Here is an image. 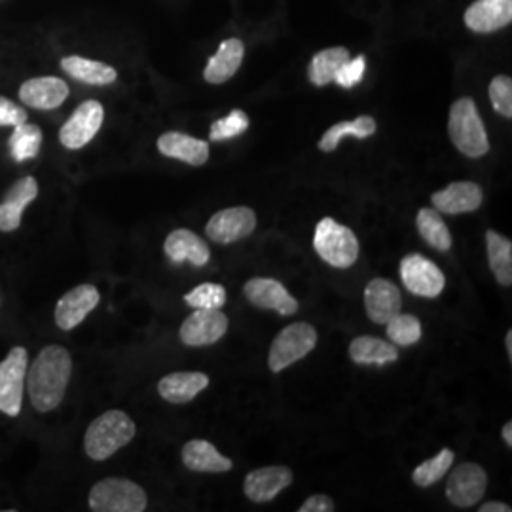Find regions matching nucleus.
Listing matches in <instances>:
<instances>
[{
    "instance_id": "f257e3e1",
    "label": "nucleus",
    "mask_w": 512,
    "mask_h": 512,
    "mask_svg": "<svg viewBox=\"0 0 512 512\" xmlns=\"http://www.w3.org/2000/svg\"><path fill=\"white\" fill-rule=\"evenodd\" d=\"M73 374L71 353L61 346H46L37 355L31 368H27V391L38 412H52L67 391Z\"/></svg>"
},
{
    "instance_id": "f03ea898",
    "label": "nucleus",
    "mask_w": 512,
    "mask_h": 512,
    "mask_svg": "<svg viewBox=\"0 0 512 512\" xmlns=\"http://www.w3.org/2000/svg\"><path fill=\"white\" fill-rule=\"evenodd\" d=\"M135 433L137 427L126 412L109 410L88 427L84 439L86 454L95 461H105L129 444Z\"/></svg>"
},
{
    "instance_id": "7ed1b4c3",
    "label": "nucleus",
    "mask_w": 512,
    "mask_h": 512,
    "mask_svg": "<svg viewBox=\"0 0 512 512\" xmlns=\"http://www.w3.org/2000/svg\"><path fill=\"white\" fill-rule=\"evenodd\" d=\"M448 129L461 154L469 158H480L490 150L488 133L473 99L463 97L452 105Z\"/></svg>"
},
{
    "instance_id": "20e7f679",
    "label": "nucleus",
    "mask_w": 512,
    "mask_h": 512,
    "mask_svg": "<svg viewBox=\"0 0 512 512\" xmlns=\"http://www.w3.org/2000/svg\"><path fill=\"white\" fill-rule=\"evenodd\" d=\"M313 247L317 255L334 268H349L359 256V243L348 226L336 220H319L313 236Z\"/></svg>"
},
{
    "instance_id": "39448f33",
    "label": "nucleus",
    "mask_w": 512,
    "mask_h": 512,
    "mask_svg": "<svg viewBox=\"0 0 512 512\" xmlns=\"http://www.w3.org/2000/svg\"><path fill=\"white\" fill-rule=\"evenodd\" d=\"M88 501L95 512H143L147 509L145 490L126 478H105L97 482Z\"/></svg>"
},
{
    "instance_id": "423d86ee",
    "label": "nucleus",
    "mask_w": 512,
    "mask_h": 512,
    "mask_svg": "<svg viewBox=\"0 0 512 512\" xmlns=\"http://www.w3.org/2000/svg\"><path fill=\"white\" fill-rule=\"evenodd\" d=\"M317 346V330L310 323H293L275 336L268 365L272 372H281L298 363Z\"/></svg>"
},
{
    "instance_id": "0eeeda50",
    "label": "nucleus",
    "mask_w": 512,
    "mask_h": 512,
    "mask_svg": "<svg viewBox=\"0 0 512 512\" xmlns=\"http://www.w3.org/2000/svg\"><path fill=\"white\" fill-rule=\"evenodd\" d=\"M27 368L29 355L25 348L10 349L0 363V412L10 418H16L21 412Z\"/></svg>"
},
{
    "instance_id": "6e6552de",
    "label": "nucleus",
    "mask_w": 512,
    "mask_h": 512,
    "mask_svg": "<svg viewBox=\"0 0 512 512\" xmlns=\"http://www.w3.org/2000/svg\"><path fill=\"white\" fill-rule=\"evenodd\" d=\"M401 279L410 293L423 298H437L446 287V277L439 266L421 255L404 256Z\"/></svg>"
},
{
    "instance_id": "1a4fd4ad",
    "label": "nucleus",
    "mask_w": 512,
    "mask_h": 512,
    "mask_svg": "<svg viewBox=\"0 0 512 512\" xmlns=\"http://www.w3.org/2000/svg\"><path fill=\"white\" fill-rule=\"evenodd\" d=\"M105 110L99 101H84L59 131L61 145L69 150L86 147L103 126Z\"/></svg>"
},
{
    "instance_id": "9d476101",
    "label": "nucleus",
    "mask_w": 512,
    "mask_h": 512,
    "mask_svg": "<svg viewBox=\"0 0 512 512\" xmlns=\"http://www.w3.org/2000/svg\"><path fill=\"white\" fill-rule=\"evenodd\" d=\"M256 215L249 207H230L215 213L205 226L207 238L219 245H230L255 232Z\"/></svg>"
},
{
    "instance_id": "9b49d317",
    "label": "nucleus",
    "mask_w": 512,
    "mask_h": 512,
    "mask_svg": "<svg viewBox=\"0 0 512 512\" xmlns=\"http://www.w3.org/2000/svg\"><path fill=\"white\" fill-rule=\"evenodd\" d=\"M488 488V475L476 463H461L448 478L446 495L452 505L467 509L476 505Z\"/></svg>"
},
{
    "instance_id": "f8f14e48",
    "label": "nucleus",
    "mask_w": 512,
    "mask_h": 512,
    "mask_svg": "<svg viewBox=\"0 0 512 512\" xmlns=\"http://www.w3.org/2000/svg\"><path fill=\"white\" fill-rule=\"evenodd\" d=\"M228 332V317L220 310H196L181 327V340L190 348H202L219 342Z\"/></svg>"
},
{
    "instance_id": "ddd939ff",
    "label": "nucleus",
    "mask_w": 512,
    "mask_h": 512,
    "mask_svg": "<svg viewBox=\"0 0 512 512\" xmlns=\"http://www.w3.org/2000/svg\"><path fill=\"white\" fill-rule=\"evenodd\" d=\"M247 300L260 310H274L279 315H294L298 311V302L279 281L270 277H255L245 283Z\"/></svg>"
},
{
    "instance_id": "4468645a",
    "label": "nucleus",
    "mask_w": 512,
    "mask_h": 512,
    "mask_svg": "<svg viewBox=\"0 0 512 512\" xmlns=\"http://www.w3.org/2000/svg\"><path fill=\"white\" fill-rule=\"evenodd\" d=\"M101 296L93 285H78L71 289L55 306V323L61 330H73L92 313Z\"/></svg>"
},
{
    "instance_id": "2eb2a0df",
    "label": "nucleus",
    "mask_w": 512,
    "mask_h": 512,
    "mask_svg": "<svg viewBox=\"0 0 512 512\" xmlns=\"http://www.w3.org/2000/svg\"><path fill=\"white\" fill-rule=\"evenodd\" d=\"M67 97H69L67 82H63L61 78H55V76L33 78V80H27L19 88V99L31 109H57L65 103Z\"/></svg>"
},
{
    "instance_id": "dca6fc26",
    "label": "nucleus",
    "mask_w": 512,
    "mask_h": 512,
    "mask_svg": "<svg viewBox=\"0 0 512 512\" xmlns=\"http://www.w3.org/2000/svg\"><path fill=\"white\" fill-rule=\"evenodd\" d=\"M403 298L395 283L387 279H372L365 289L366 315L374 321L385 325L397 313H401Z\"/></svg>"
},
{
    "instance_id": "f3484780",
    "label": "nucleus",
    "mask_w": 512,
    "mask_h": 512,
    "mask_svg": "<svg viewBox=\"0 0 512 512\" xmlns=\"http://www.w3.org/2000/svg\"><path fill=\"white\" fill-rule=\"evenodd\" d=\"M291 484L293 471L289 467H262L245 478V495L255 503H268Z\"/></svg>"
},
{
    "instance_id": "a211bd4d",
    "label": "nucleus",
    "mask_w": 512,
    "mask_h": 512,
    "mask_svg": "<svg viewBox=\"0 0 512 512\" xmlns=\"http://www.w3.org/2000/svg\"><path fill=\"white\" fill-rule=\"evenodd\" d=\"M38 196V183L35 177H23L14 184L4 200L0 202V232H14L21 226L23 211L35 202Z\"/></svg>"
},
{
    "instance_id": "6ab92c4d",
    "label": "nucleus",
    "mask_w": 512,
    "mask_h": 512,
    "mask_svg": "<svg viewBox=\"0 0 512 512\" xmlns=\"http://www.w3.org/2000/svg\"><path fill=\"white\" fill-rule=\"evenodd\" d=\"M512 21V0H476L465 12V23L475 33H494Z\"/></svg>"
},
{
    "instance_id": "aec40b11",
    "label": "nucleus",
    "mask_w": 512,
    "mask_h": 512,
    "mask_svg": "<svg viewBox=\"0 0 512 512\" xmlns=\"http://www.w3.org/2000/svg\"><path fill=\"white\" fill-rule=\"evenodd\" d=\"M482 190L475 183H452L444 190L435 192L431 202L435 209L444 215H461V213H473L482 205Z\"/></svg>"
},
{
    "instance_id": "412c9836",
    "label": "nucleus",
    "mask_w": 512,
    "mask_h": 512,
    "mask_svg": "<svg viewBox=\"0 0 512 512\" xmlns=\"http://www.w3.org/2000/svg\"><path fill=\"white\" fill-rule=\"evenodd\" d=\"M164 249L167 258L175 264H183L188 260L194 266H205L211 258L207 243L186 228L173 230L165 239Z\"/></svg>"
},
{
    "instance_id": "4be33fe9",
    "label": "nucleus",
    "mask_w": 512,
    "mask_h": 512,
    "mask_svg": "<svg viewBox=\"0 0 512 512\" xmlns=\"http://www.w3.org/2000/svg\"><path fill=\"white\" fill-rule=\"evenodd\" d=\"M207 385L209 378L203 372H173L160 380L158 393L167 403L184 404L194 401Z\"/></svg>"
},
{
    "instance_id": "5701e85b",
    "label": "nucleus",
    "mask_w": 512,
    "mask_h": 512,
    "mask_svg": "<svg viewBox=\"0 0 512 512\" xmlns=\"http://www.w3.org/2000/svg\"><path fill=\"white\" fill-rule=\"evenodd\" d=\"M158 150L167 158L181 160L184 164L203 165L209 160V145L205 141L179 131L164 133L158 139Z\"/></svg>"
},
{
    "instance_id": "b1692460",
    "label": "nucleus",
    "mask_w": 512,
    "mask_h": 512,
    "mask_svg": "<svg viewBox=\"0 0 512 512\" xmlns=\"http://www.w3.org/2000/svg\"><path fill=\"white\" fill-rule=\"evenodd\" d=\"M183 463L194 473H226L234 467L232 459L224 458L207 440H190L183 448Z\"/></svg>"
},
{
    "instance_id": "393cba45",
    "label": "nucleus",
    "mask_w": 512,
    "mask_h": 512,
    "mask_svg": "<svg viewBox=\"0 0 512 512\" xmlns=\"http://www.w3.org/2000/svg\"><path fill=\"white\" fill-rule=\"evenodd\" d=\"M245 55V46L238 38H228L220 44L219 52L213 55L205 67V80L209 84H222L238 73Z\"/></svg>"
},
{
    "instance_id": "a878e982",
    "label": "nucleus",
    "mask_w": 512,
    "mask_h": 512,
    "mask_svg": "<svg viewBox=\"0 0 512 512\" xmlns=\"http://www.w3.org/2000/svg\"><path fill=\"white\" fill-rule=\"evenodd\" d=\"M349 357L357 365L384 366L399 359V351L382 338L359 336L349 344Z\"/></svg>"
},
{
    "instance_id": "bb28decb",
    "label": "nucleus",
    "mask_w": 512,
    "mask_h": 512,
    "mask_svg": "<svg viewBox=\"0 0 512 512\" xmlns=\"http://www.w3.org/2000/svg\"><path fill=\"white\" fill-rule=\"evenodd\" d=\"M61 69L76 80H80L84 84H92V86H107V84H112L118 76L110 65L92 61V59H84L78 55L65 57L61 61Z\"/></svg>"
},
{
    "instance_id": "cd10ccee",
    "label": "nucleus",
    "mask_w": 512,
    "mask_h": 512,
    "mask_svg": "<svg viewBox=\"0 0 512 512\" xmlns=\"http://www.w3.org/2000/svg\"><path fill=\"white\" fill-rule=\"evenodd\" d=\"M486 249L490 268L494 272L495 279L503 287L512 285V243L511 239L497 234L494 230L486 232Z\"/></svg>"
},
{
    "instance_id": "c85d7f7f",
    "label": "nucleus",
    "mask_w": 512,
    "mask_h": 512,
    "mask_svg": "<svg viewBox=\"0 0 512 512\" xmlns=\"http://www.w3.org/2000/svg\"><path fill=\"white\" fill-rule=\"evenodd\" d=\"M349 59V52L346 48H329L323 50L313 57L311 61L310 76L311 84L315 86H327L334 76L338 73V69Z\"/></svg>"
},
{
    "instance_id": "c756f323",
    "label": "nucleus",
    "mask_w": 512,
    "mask_h": 512,
    "mask_svg": "<svg viewBox=\"0 0 512 512\" xmlns=\"http://www.w3.org/2000/svg\"><path fill=\"white\" fill-rule=\"evenodd\" d=\"M416 224H418L421 238L431 247L439 251H448L452 247V236L437 209H429V207L421 209Z\"/></svg>"
},
{
    "instance_id": "7c9ffc66",
    "label": "nucleus",
    "mask_w": 512,
    "mask_h": 512,
    "mask_svg": "<svg viewBox=\"0 0 512 512\" xmlns=\"http://www.w3.org/2000/svg\"><path fill=\"white\" fill-rule=\"evenodd\" d=\"M374 131H376L374 118H370V116H359V118L353 120V122H340V124L332 126V128L321 137L319 148H321L323 152H332L334 148L338 147V143H340L344 137L351 135V137H357V139H366V137L374 135Z\"/></svg>"
},
{
    "instance_id": "2f4dec72",
    "label": "nucleus",
    "mask_w": 512,
    "mask_h": 512,
    "mask_svg": "<svg viewBox=\"0 0 512 512\" xmlns=\"http://www.w3.org/2000/svg\"><path fill=\"white\" fill-rule=\"evenodd\" d=\"M42 147V131L35 124H19L10 137V152L16 162H27L37 158Z\"/></svg>"
},
{
    "instance_id": "473e14b6",
    "label": "nucleus",
    "mask_w": 512,
    "mask_h": 512,
    "mask_svg": "<svg viewBox=\"0 0 512 512\" xmlns=\"http://www.w3.org/2000/svg\"><path fill=\"white\" fill-rule=\"evenodd\" d=\"M454 459H456V454L452 450L444 448L435 458L427 459L421 463L420 467H416L412 473V480L420 488H429V486L437 484L440 478L450 471Z\"/></svg>"
},
{
    "instance_id": "72a5a7b5",
    "label": "nucleus",
    "mask_w": 512,
    "mask_h": 512,
    "mask_svg": "<svg viewBox=\"0 0 512 512\" xmlns=\"http://www.w3.org/2000/svg\"><path fill=\"white\" fill-rule=\"evenodd\" d=\"M385 325H387V338L395 346H412V344L420 342L421 323L414 315L397 313Z\"/></svg>"
},
{
    "instance_id": "f704fd0d",
    "label": "nucleus",
    "mask_w": 512,
    "mask_h": 512,
    "mask_svg": "<svg viewBox=\"0 0 512 512\" xmlns=\"http://www.w3.org/2000/svg\"><path fill=\"white\" fill-rule=\"evenodd\" d=\"M184 302L196 310H220L226 304V289L217 283H203L186 294Z\"/></svg>"
},
{
    "instance_id": "c9c22d12",
    "label": "nucleus",
    "mask_w": 512,
    "mask_h": 512,
    "mask_svg": "<svg viewBox=\"0 0 512 512\" xmlns=\"http://www.w3.org/2000/svg\"><path fill=\"white\" fill-rule=\"evenodd\" d=\"M249 128V116L243 110H232L226 118H220L209 131L211 141H226L232 137H238Z\"/></svg>"
},
{
    "instance_id": "e433bc0d",
    "label": "nucleus",
    "mask_w": 512,
    "mask_h": 512,
    "mask_svg": "<svg viewBox=\"0 0 512 512\" xmlns=\"http://www.w3.org/2000/svg\"><path fill=\"white\" fill-rule=\"evenodd\" d=\"M490 99L495 112L512 118V80L509 76H495L490 84Z\"/></svg>"
},
{
    "instance_id": "4c0bfd02",
    "label": "nucleus",
    "mask_w": 512,
    "mask_h": 512,
    "mask_svg": "<svg viewBox=\"0 0 512 512\" xmlns=\"http://www.w3.org/2000/svg\"><path fill=\"white\" fill-rule=\"evenodd\" d=\"M365 71V55H359V57H355V59H348V61L338 69V73L334 76V82H338V86L349 90V88L357 86V84L363 80Z\"/></svg>"
},
{
    "instance_id": "58836bf2",
    "label": "nucleus",
    "mask_w": 512,
    "mask_h": 512,
    "mask_svg": "<svg viewBox=\"0 0 512 512\" xmlns=\"http://www.w3.org/2000/svg\"><path fill=\"white\" fill-rule=\"evenodd\" d=\"M23 122H27L25 109H21L14 101H10L6 97H0V126L16 128Z\"/></svg>"
},
{
    "instance_id": "ea45409f",
    "label": "nucleus",
    "mask_w": 512,
    "mask_h": 512,
    "mask_svg": "<svg viewBox=\"0 0 512 512\" xmlns=\"http://www.w3.org/2000/svg\"><path fill=\"white\" fill-rule=\"evenodd\" d=\"M334 511V501L329 495H311L308 501L298 509V512H332Z\"/></svg>"
},
{
    "instance_id": "a19ab883",
    "label": "nucleus",
    "mask_w": 512,
    "mask_h": 512,
    "mask_svg": "<svg viewBox=\"0 0 512 512\" xmlns=\"http://www.w3.org/2000/svg\"><path fill=\"white\" fill-rule=\"evenodd\" d=\"M480 512H511V507L509 505H505V503H486V505H482Z\"/></svg>"
},
{
    "instance_id": "79ce46f5",
    "label": "nucleus",
    "mask_w": 512,
    "mask_h": 512,
    "mask_svg": "<svg viewBox=\"0 0 512 512\" xmlns=\"http://www.w3.org/2000/svg\"><path fill=\"white\" fill-rule=\"evenodd\" d=\"M501 435H503V440L507 442V446L512 448V423L511 421H507V425L503 427V431H501Z\"/></svg>"
},
{
    "instance_id": "37998d69",
    "label": "nucleus",
    "mask_w": 512,
    "mask_h": 512,
    "mask_svg": "<svg viewBox=\"0 0 512 512\" xmlns=\"http://www.w3.org/2000/svg\"><path fill=\"white\" fill-rule=\"evenodd\" d=\"M505 346H507V353H509V361H512V332H507V338H505Z\"/></svg>"
}]
</instances>
